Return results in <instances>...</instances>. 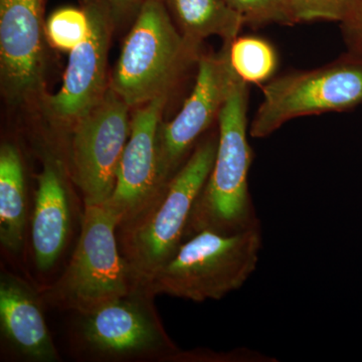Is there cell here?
Wrapping results in <instances>:
<instances>
[{
  "label": "cell",
  "mask_w": 362,
  "mask_h": 362,
  "mask_svg": "<svg viewBox=\"0 0 362 362\" xmlns=\"http://www.w3.org/2000/svg\"><path fill=\"white\" fill-rule=\"evenodd\" d=\"M247 102V84L239 78L218 115L216 158L190 214L185 242L206 230L230 235L261 226L249 189Z\"/></svg>",
  "instance_id": "6da1fadb"
},
{
  "label": "cell",
  "mask_w": 362,
  "mask_h": 362,
  "mask_svg": "<svg viewBox=\"0 0 362 362\" xmlns=\"http://www.w3.org/2000/svg\"><path fill=\"white\" fill-rule=\"evenodd\" d=\"M218 143V132L204 136L160 197L118 226L119 247L136 284L146 286L185 243L190 214L213 168Z\"/></svg>",
  "instance_id": "7a4b0ae2"
},
{
  "label": "cell",
  "mask_w": 362,
  "mask_h": 362,
  "mask_svg": "<svg viewBox=\"0 0 362 362\" xmlns=\"http://www.w3.org/2000/svg\"><path fill=\"white\" fill-rule=\"evenodd\" d=\"M156 297L137 286L126 296L71 313V356L90 362H173L181 350L161 322Z\"/></svg>",
  "instance_id": "3957f363"
},
{
  "label": "cell",
  "mask_w": 362,
  "mask_h": 362,
  "mask_svg": "<svg viewBox=\"0 0 362 362\" xmlns=\"http://www.w3.org/2000/svg\"><path fill=\"white\" fill-rule=\"evenodd\" d=\"M199 57V47L181 35L163 2L147 0L124 40L109 87L136 108L169 97Z\"/></svg>",
  "instance_id": "277c9868"
},
{
  "label": "cell",
  "mask_w": 362,
  "mask_h": 362,
  "mask_svg": "<svg viewBox=\"0 0 362 362\" xmlns=\"http://www.w3.org/2000/svg\"><path fill=\"white\" fill-rule=\"evenodd\" d=\"M263 247L262 226L225 235L202 232L185 240L145 287L154 296L202 303L240 289L257 270Z\"/></svg>",
  "instance_id": "5b68a950"
},
{
  "label": "cell",
  "mask_w": 362,
  "mask_h": 362,
  "mask_svg": "<svg viewBox=\"0 0 362 362\" xmlns=\"http://www.w3.org/2000/svg\"><path fill=\"white\" fill-rule=\"evenodd\" d=\"M119 220L103 204H86L80 237L65 271L40 290L45 306L61 311L86 312L137 287L119 247Z\"/></svg>",
  "instance_id": "8992f818"
},
{
  "label": "cell",
  "mask_w": 362,
  "mask_h": 362,
  "mask_svg": "<svg viewBox=\"0 0 362 362\" xmlns=\"http://www.w3.org/2000/svg\"><path fill=\"white\" fill-rule=\"evenodd\" d=\"M249 133L262 139L299 117L349 110L362 104V59L347 58L309 71L272 78Z\"/></svg>",
  "instance_id": "52a82bcc"
},
{
  "label": "cell",
  "mask_w": 362,
  "mask_h": 362,
  "mask_svg": "<svg viewBox=\"0 0 362 362\" xmlns=\"http://www.w3.org/2000/svg\"><path fill=\"white\" fill-rule=\"evenodd\" d=\"M130 107L111 89L74 126L65 161L84 204H103L116 187L117 170L130 135Z\"/></svg>",
  "instance_id": "ba28073f"
},
{
  "label": "cell",
  "mask_w": 362,
  "mask_h": 362,
  "mask_svg": "<svg viewBox=\"0 0 362 362\" xmlns=\"http://www.w3.org/2000/svg\"><path fill=\"white\" fill-rule=\"evenodd\" d=\"M228 45L223 44L218 54H201L192 94L173 120L161 122L158 161L162 192L187 162L214 119L218 118L239 78L230 65Z\"/></svg>",
  "instance_id": "9c48e42d"
},
{
  "label": "cell",
  "mask_w": 362,
  "mask_h": 362,
  "mask_svg": "<svg viewBox=\"0 0 362 362\" xmlns=\"http://www.w3.org/2000/svg\"><path fill=\"white\" fill-rule=\"evenodd\" d=\"M88 11L87 37L70 52L61 89L45 99L49 119L70 135L75 124L96 106L109 88L107 62L116 28L106 0H81Z\"/></svg>",
  "instance_id": "30bf717a"
},
{
  "label": "cell",
  "mask_w": 362,
  "mask_h": 362,
  "mask_svg": "<svg viewBox=\"0 0 362 362\" xmlns=\"http://www.w3.org/2000/svg\"><path fill=\"white\" fill-rule=\"evenodd\" d=\"M45 0H0V77L11 104L28 103L44 82Z\"/></svg>",
  "instance_id": "8fae6325"
},
{
  "label": "cell",
  "mask_w": 362,
  "mask_h": 362,
  "mask_svg": "<svg viewBox=\"0 0 362 362\" xmlns=\"http://www.w3.org/2000/svg\"><path fill=\"white\" fill-rule=\"evenodd\" d=\"M168 96L156 98L136 107L131 117L130 135L124 149L116 187L107 206L119 226L132 221L162 194L159 181L158 133Z\"/></svg>",
  "instance_id": "7c38bea8"
},
{
  "label": "cell",
  "mask_w": 362,
  "mask_h": 362,
  "mask_svg": "<svg viewBox=\"0 0 362 362\" xmlns=\"http://www.w3.org/2000/svg\"><path fill=\"white\" fill-rule=\"evenodd\" d=\"M63 157L45 149L30 216V240L35 268L47 273L65 252L73 226V199Z\"/></svg>",
  "instance_id": "4fadbf2b"
},
{
  "label": "cell",
  "mask_w": 362,
  "mask_h": 362,
  "mask_svg": "<svg viewBox=\"0 0 362 362\" xmlns=\"http://www.w3.org/2000/svg\"><path fill=\"white\" fill-rule=\"evenodd\" d=\"M45 306L40 290L16 274L1 272L0 337L2 352L20 361H61L45 321Z\"/></svg>",
  "instance_id": "5bb4252c"
},
{
  "label": "cell",
  "mask_w": 362,
  "mask_h": 362,
  "mask_svg": "<svg viewBox=\"0 0 362 362\" xmlns=\"http://www.w3.org/2000/svg\"><path fill=\"white\" fill-rule=\"evenodd\" d=\"M28 206L21 150L13 143L4 142L0 147V244L16 258L25 247Z\"/></svg>",
  "instance_id": "9a60e30c"
},
{
  "label": "cell",
  "mask_w": 362,
  "mask_h": 362,
  "mask_svg": "<svg viewBox=\"0 0 362 362\" xmlns=\"http://www.w3.org/2000/svg\"><path fill=\"white\" fill-rule=\"evenodd\" d=\"M181 35L195 47L218 37L230 44L245 25L226 0H161Z\"/></svg>",
  "instance_id": "2e32d148"
},
{
  "label": "cell",
  "mask_w": 362,
  "mask_h": 362,
  "mask_svg": "<svg viewBox=\"0 0 362 362\" xmlns=\"http://www.w3.org/2000/svg\"><path fill=\"white\" fill-rule=\"evenodd\" d=\"M228 56L233 70L247 85H263L277 70V52L261 37H238L228 45Z\"/></svg>",
  "instance_id": "e0dca14e"
},
{
  "label": "cell",
  "mask_w": 362,
  "mask_h": 362,
  "mask_svg": "<svg viewBox=\"0 0 362 362\" xmlns=\"http://www.w3.org/2000/svg\"><path fill=\"white\" fill-rule=\"evenodd\" d=\"M90 30L89 16L84 4L57 9L45 21V37L56 49L71 52L85 40Z\"/></svg>",
  "instance_id": "ac0fdd59"
},
{
  "label": "cell",
  "mask_w": 362,
  "mask_h": 362,
  "mask_svg": "<svg viewBox=\"0 0 362 362\" xmlns=\"http://www.w3.org/2000/svg\"><path fill=\"white\" fill-rule=\"evenodd\" d=\"M242 16L245 25L259 28L278 23L296 25L291 0H226Z\"/></svg>",
  "instance_id": "d6986e66"
},
{
  "label": "cell",
  "mask_w": 362,
  "mask_h": 362,
  "mask_svg": "<svg viewBox=\"0 0 362 362\" xmlns=\"http://www.w3.org/2000/svg\"><path fill=\"white\" fill-rule=\"evenodd\" d=\"M296 23L316 21H344L358 0H291Z\"/></svg>",
  "instance_id": "ffe728a7"
},
{
  "label": "cell",
  "mask_w": 362,
  "mask_h": 362,
  "mask_svg": "<svg viewBox=\"0 0 362 362\" xmlns=\"http://www.w3.org/2000/svg\"><path fill=\"white\" fill-rule=\"evenodd\" d=\"M264 356L257 352L233 351L230 354H216L209 350H192L180 351L173 362L192 361H264Z\"/></svg>",
  "instance_id": "44dd1931"
},
{
  "label": "cell",
  "mask_w": 362,
  "mask_h": 362,
  "mask_svg": "<svg viewBox=\"0 0 362 362\" xmlns=\"http://www.w3.org/2000/svg\"><path fill=\"white\" fill-rule=\"evenodd\" d=\"M342 26L350 52L362 59V0H358L351 14L342 21Z\"/></svg>",
  "instance_id": "7402d4cb"
},
{
  "label": "cell",
  "mask_w": 362,
  "mask_h": 362,
  "mask_svg": "<svg viewBox=\"0 0 362 362\" xmlns=\"http://www.w3.org/2000/svg\"><path fill=\"white\" fill-rule=\"evenodd\" d=\"M115 28L133 23L147 0H106Z\"/></svg>",
  "instance_id": "603a6c76"
}]
</instances>
